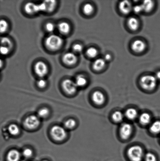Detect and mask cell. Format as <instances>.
Here are the masks:
<instances>
[{"label":"cell","mask_w":160,"mask_h":161,"mask_svg":"<svg viewBox=\"0 0 160 161\" xmlns=\"http://www.w3.org/2000/svg\"><path fill=\"white\" fill-rule=\"evenodd\" d=\"M0 43H1V46L8 47L10 49L12 48L13 44L12 41L7 37H1L0 39Z\"/></svg>","instance_id":"26"},{"label":"cell","mask_w":160,"mask_h":161,"mask_svg":"<svg viewBox=\"0 0 160 161\" xmlns=\"http://www.w3.org/2000/svg\"><path fill=\"white\" fill-rule=\"evenodd\" d=\"M139 121L142 124H148L151 121V116L148 113H142L139 117Z\"/></svg>","instance_id":"24"},{"label":"cell","mask_w":160,"mask_h":161,"mask_svg":"<svg viewBox=\"0 0 160 161\" xmlns=\"http://www.w3.org/2000/svg\"><path fill=\"white\" fill-rule=\"evenodd\" d=\"M3 62L2 59L0 58V69L3 67Z\"/></svg>","instance_id":"41"},{"label":"cell","mask_w":160,"mask_h":161,"mask_svg":"<svg viewBox=\"0 0 160 161\" xmlns=\"http://www.w3.org/2000/svg\"><path fill=\"white\" fill-rule=\"evenodd\" d=\"M23 157L26 158H29L32 157L34 154V152L32 149L27 148L23 150Z\"/></svg>","instance_id":"32"},{"label":"cell","mask_w":160,"mask_h":161,"mask_svg":"<svg viewBox=\"0 0 160 161\" xmlns=\"http://www.w3.org/2000/svg\"><path fill=\"white\" fill-rule=\"evenodd\" d=\"M146 48V44L143 41L140 40L135 41L132 45V48L136 53L143 52Z\"/></svg>","instance_id":"11"},{"label":"cell","mask_w":160,"mask_h":161,"mask_svg":"<svg viewBox=\"0 0 160 161\" xmlns=\"http://www.w3.org/2000/svg\"><path fill=\"white\" fill-rule=\"evenodd\" d=\"M76 125V121L72 118L67 120L64 123V127L66 129H68V130H72L74 129Z\"/></svg>","instance_id":"22"},{"label":"cell","mask_w":160,"mask_h":161,"mask_svg":"<svg viewBox=\"0 0 160 161\" xmlns=\"http://www.w3.org/2000/svg\"><path fill=\"white\" fill-rule=\"evenodd\" d=\"M145 161H157L156 156L151 153H148L145 156Z\"/></svg>","instance_id":"36"},{"label":"cell","mask_w":160,"mask_h":161,"mask_svg":"<svg viewBox=\"0 0 160 161\" xmlns=\"http://www.w3.org/2000/svg\"><path fill=\"white\" fill-rule=\"evenodd\" d=\"M128 25L130 29L135 31L139 27V23L137 19L132 17L129 19L128 21Z\"/></svg>","instance_id":"17"},{"label":"cell","mask_w":160,"mask_h":161,"mask_svg":"<svg viewBox=\"0 0 160 161\" xmlns=\"http://www.w3.org/2000/svg\"><path fill=\"white\" fill-rule=\"evenodd\" d=\"M150 130L152 133H159L160 132V121H157L153 123L150 127Z\"/></svg>","instance_id":"27"},{"label":"cell","mask_w":160,"mask_h":161,"mask_svg":"<svg viewBox=\"0 0 160 161\" xmlns=\"http://www.w3.org/2000/svg\"><path fill=\"white\" fill-rule=\"evenodd\" d=\"M34 70L38 76L43 78L48 73V67L45 63L42 61H39L36 63L34 65Z\"/></svg>","instance_id":"7"},{"label":"cell","mask_w":160,"mask_h":161,"mask_svg":"<svg viewBox=\"0 0 160 161\" xmlns=\"http://www.w3.org/2000/svg\"><path fill=\"white\" fill-rule=\"evenodd\" d=\"M45 29L49 32H53L55 29V26L54 24L52 23H48L45 25Z\"/></svg>","instance_id":"33"},{"label":"cell","mask_w":160,"mask_h":161,"mask_svg":"<svg viewBox=\"0 0 160 161\" xmlns=\"http://www.w3.org/2000/svg\"><path fill=\"white\" fill-rule=\"evenodd\" d=\"M78 60L77 57L75 53H68L64 54L63 57V61L64 64L68 65H73Z\"/></svg>","instance_id":"9"},{"label":"cell","mask_w":160,"mask_h":161,"mask_svg":"<svg viewBox=\"0 0 160 161\" xmlns=\"http://www.w3.org/2000/svg\"><path fill=\"white\" fill-rule=\"evenodd\" d=\"M143 11L145 12H150L154 7V3L150 0H147L143 2L142 4Z\"/></svg>","instance_id":"19"},{"label":"cell","mask_w":160,"mask_h":161,"mask_svg":"<svg viewBox=\"0 0 160 161\" xmlns=\"http://www.w3.org/2000/svg\"><path fill=\"white\" fill-rule=\"evenodd\" d=\"M111 58H112V57H111V55L109 54V53H107V54L105 55L104 59L106 61H108L111 60Z\"/></svg>","instance_id":"39"},{"label":"cell","mask_w":160,"mask_h":161,"mask_svg":"<svg viewBox=\"0 0 160 161\" xmlns=\"http://www.w3.org/2000/svg\"><path fill=\"white\" fill-rule=\"evenodd\" d=\"M75 82L78 87H83L85 86L87 83V80L84 75H80L76 77Z\"/></svg>","instance_id":"21"},{"label":"cell","mask_w":160,"mask_h":161,"mask_svg":"<svg viewBox=\"0 0 160 161\" xmlns=\"http://www.w3.org/2000/svg\"><path fill=\"white\" fill-rule=\"evenodd\" d=\"M8 130L9 133L13 136H16L20 133V129L17 125L11 124L8 127Z\"/></svg>","instance_id":"18"},{"label":"cell","mask_w":160,"mask_h":161,"mask_svg":"<svg viewBox=\"0 0 160 161\" xmlns=\"http://www.w3.org/2000/svg\"><path fill=\"white\" fill-rule=\"evenodd\" d=\"M86 53L89 57L92 58H95L98 54V51L95 47H90L86 51Z\"/></svg>","instance_id":"28"},{"label":"cell","mask_w":160,"mask_h":161,"mask_svg":"<svg viewBox=\"0 0 160 161\" xmlns=\"http://www.w3.org/2000/svg\"><path fill=\"white\" fill-rule=\"evenodd\" d=\"M47 82L46 80L44 78H41L37 82V85L41 88H44L46 86Z\"/></svg>","instance_id":"37"},{"label":"cell","mask_w":160,"mask_h":161,"mask_svg":"<svg viewBox=\"0 0 160 161\" xmlns=\"http://www.w3.org/2000/svg\"><path fill=\"white\" fill-rule=\"evenodd\" d=\"M132 128L131 124L125 123L122 125L120 130V134L123 139H127L132 133Z\"/></svg>","instance_id":"8"},{"label":"cell","mask_w":160,"mask_h":161,"mask_svg":"<svg viewBox=\"0 0 160 161\" xmlns=\"http://www.w3.org/2000/svg\"><path fill=\"white\" fill-rule=\"evenodd\" d=\"M137 112L135 109L130 108L126 110L125 115L127 118L133 120L136 119L137 116Z\"/></svg>","instance_id":"20"},{"label":"cell","mask_w":160,"mask_h":161,"mask_svg":"<svg viewBox=\"0 0 160 161\" xmlns=\"http://www.w3.org/2000/svg\"><path fill=\"white\" fill-rule=\"evenodd\" d=\"M119 8L121 12L124 14H128L133 9L132 5L129 1H124L121 2L119 4Z\"/></svg>","instance_id":"10"},{"label":"cell","mask_w":160,"mask_h":161,"mask_svg":"<svg viewBox=\"0 0 160 161\" xmlns=\"http://www.w3.org/2000/svg\"><path fill=\"white\" fill-rule=\"evenodd\" d=\"M6 158L8 161H19L20 153L16 149H12L8 153Z\"/></svg>","instance_id":"13"},{"label":"cell","mask_w":160,"mask_h":161,"mask_svg":"<svg viewBox=\"0 0 160 161\" xmlns=\"http://www.w3.org/2000/svg\"><path fill=\"white\" fill-rule=\"evenodd\" d=\"M10 48L8 47L5 46H1L0 47V53L4 56L7 55L10 52Z\"/></svg>","instance_id":"35"},{"label":"cell","mask_w":160,"mask_h":161,"mask_svg":"<svg viewBox=\"0 0 160 161\" xmlns=\"http://www.w3.org/2000/svg\"><path fill=\"white\" fill-rule=\"evenodd\" d=\"M128 155L132 161H141L143 156V151L139 146L132 147L128 151Z\"/></svg>","instance_id":"4"},{"label":"cell","mask_w":160,"mask_h":161,"mask_svg":"<svg viewBox=\"0 0 160 161\" xmlns=\"http://www.w3.org/2000/svg\"><path fill=\"white\" fill-rule=\"evenodd\" d=\"M46 6V11L48 12H52L56 7V3L54 1H46L44 2Z\"/></svg>","instance_id":"25"},{"label":"cell","mask_w":160,"mask_h":161,"mask_svg":"<svg viewBox=\"0 0 160 161\" xmlns=\"http://www.w3.org/2000/svg\"><path fill=\"white\" fill-rule=\"evenodd\" d=\"M94 10L93 6L89 3L86 4L83 7L84 13L87 15H90L93 13Z\"/></svg>","instance_id":"29"},{"label":"cell","mask_w":160,"mask_h":161,"mask_svg":"<svg viewBox=\"0 0 160 161\" xmlns=\"http://www.w3.org/2000/svg\"><path fill=\"white\" fill-rule=\"evenodd\" d=\"M106 61L103 59H98L95 60L93 64L94 70L100 71L103 69L106 66Z\"/></svg>","instance_id":"16"},{"label":"cell","mask_w":160,"mask_h":161,"mask_svg":"<svg viewBox=\"0 0 160 161\" xmlns=\"http://www.w3.org/2000/svg\"><path fill=\"white\" fill-rule=\"evenodd\" d=\"M25 10L27 13L32 14L38 13L37 4L32 3H28L25 5Z\"/></svg>","instance_id":"15"},{"label":"cell","mask_w":160,"mask_h":161,"mask_svg":"<svg viewBox=\"0 0 160 161\" xmlns=\"http://www.w3.org/2000/svg\"><path fill=\"white\" fill-rule=\"evenodd\" d=\"M123 115L120 111H116L112 115V118L116 122H120L123 120Z\"/></svg>","instance_id":"31"},{"label":"cell","mask_w":160,"mask_h":161,"mask_svg":"<svg viewBox=\"0 0 160 161\" xmlns=\"http://www.w3.org/2000/svg\"><path fill=\"white\" fill-rule=\"evenodd\" d=\"M132 9L134 11V12L137 14L141 13V12L143 11L142 4L137 5L134 6L133 8Z\"/></svg>","instance_id":"38"},{"label":"cell","mask_w":160,"mask_h":161,"mask_svg":"<svg viewBox=\"0 0 160 161\" xmlns=\"http://www.w3.org/2000/svg\"><path fill=\"white\" fill-rule=\"evenodd\" d=\"M73 51L75 53H79L83 51V47L81 44H76L74 45L73 47Z\"/></svg>","instance_id":"34"},{"label":"cell","mask_w":160,"mask_h":161,"mask_svg":"<svg viewBox=\"0 0 160 161\" xmlns=\"http://www.w3.org/2000/svg\"><path fill=\"white\" fill-rule=\"evenodd\" d=\"M50 135L53 140L56 142H62L66 138L67 133L65 128L60 125H55L52 127Z\"/></svg>","instance_id":"2"},{"label":"cell","mask_w":160,"mask_h":161,"mask_svg":"<svg viewBox=\"0 0 160 161\" xmlns=\"http://www.w3.org/2000/svg\"><path fill=\"white\" fill-rule=\"evenodd\" d=\"M9 24L8 22L5 19L0 20V33L6 32L8 29Z\"/></svg>","instance_id":"30"},{"label":"cell","mask_w":160,"mask_h":161,"mask_svg":"<svg viewBox=\"0 0 160 161\" xmlns=\"http://www.w3.org/2000/svg\"><path fill=\"white\" fill-rule=\"evenodd\" d=\"M48 161L47 160H43V161Z\"/></svg>","instance_id":"42"},{"label":"cell","mask_w":160,"mask_h":161,"mask_svg":"<svg viewBox=\"0 0 160 161\" xmlns=\"http://www.w3.org/2000/svg\"><path fill=\"white\" fill-rule=\"evenodd\" d=\"M40 118L36 115L28 116L24 120L23 124L25 127L29 130H34L40 125Z\"/></svg>","instance_id":"5"},{"label":"cell","mask_w":160,"mask_h":161,"mask_svg":"<svg viewBox=\"0 0 160 161\" xmlns=\"http://www.w3.org/2000/svg\"><path fill=\"white\" fill-rule=\"evenodd\" d=\"M58 29L61 34L66 35L70 32V26L67 22H62L58 24Z\"/></svg>","instance_id":"14"},{"label":"cell","mask_w":160,"mask_h":161,"mask_svg":"<svg viewBox=\"0 0 160 161\" xmlns=\"http://www.w3.org/2000/svg\"><path fill=\"white\" fill-rule=\"evenodd\" d=\"M140 83L141 86L144 89L150 91L156 87L157 79L153 75H145L141 78Z\"/></svg>","instance_id":"3"},{"label":"cell","mask_w":160,"mask_h":161,"mask_svg":"<svg viewBox=\"0 0 160 161\" xmlns=\"http://www.w3.org/2000/svg\"><path fill=\"white\" fill-rule=\"evenodd\" d=\"M92 99L93 102L97 105H102L105 102V97L102 92L99 91H96L92 95Z\"/></svg>","instance_id":"12"},{"label":"cell","mask_w":160,"mask_h":161,"mask_svg":"<svg viewBox=\"0 0 160 161\" xmlns=\"http://www.w3.org/2000/svg\"><path fill=\"white\" fill-rule=\"evenodd\" d=\"M62 87L67 94L72 95L76 92L78 86L73 80L67 79L63 81Z\"/></svg>","instance_id":"6"},{"label":"cell","mask_w":160,"mask_h":161,"mask_svg":"<svg viewBox=\"0 0 160 161\" xmlns=\"http://www.w3.org/2000/svg\"><path fill=\"white\" fill-rule=\"evenodd\" d=\"M63 42V39L60 36L53 34L47 38L45 41V44L49 49L55 51L62 47Z\"/></svg>","instance_id":"1"},{"label":"cell","mask_w":160,"mask_h":161,"mask_svg":"<svg viewBox=\"0 0 160 161\" xmlns=\"http://www.w3.org/2000/svg\"><path fill=\"white\" fill-rule=\"evenodd\" d=\"M49 114V110L46 107H44L39 110L38 112L37 116L40 118L44 119L48 117Z\"/></svg>","instance_id":"23"},{"label":"cell","mask_w":160,"mask_h":161,"mask_svg":"<svg viewBox=\"0 0 160 161\" xmlns=\"http://www.w3.org/2000/svg\"><path fill=\"white\" fill-rule=\"evenodd\" d=\"M156 78L157 79L160 80V71L157 72L156 75Z\"/></svg>","instance_id":"40"}]
</instances>
